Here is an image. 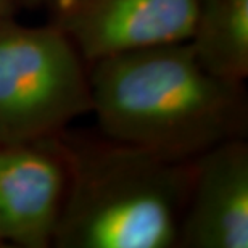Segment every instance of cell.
Segmentation results:
<instances>
[{"label": "cell", "instance_id": "cell-8", "mask_svg": "<svg viewBox=\"0 0 248 248\" xmlns=\"http://www.w3.org/2000/svg\"><path fill=\"white\" fill-rule=\"evenodd\" d=\"M24 8L19 0H0V18L3 16H15L18 10Z\"/></svg>", "mask_w": 248, "mask_h": 248}, {"label": "cell", "instance_id": "cell-1", "mask_svg": "<svg viewBox=\"0 0 248 248\" xmlns=\"http://www.w3.org/2000/svg\"><path fill=\"white\" fill-rule=\"evenodd\" d=\"M92 113L108 139L170 160H193L247 132L244 84L210 73L188 42L91 63Z\"/></svg>", "mask_w": 248, "mask_h": 248}, {"label": "cell", "instance_id": "cell-7", "mask_svg": "<svg viewBox=\"0 0 248 248\" xmlns=\"http://www.w3.org/2000/svg\"><path fill=\"white\" fill-rule=\"evenodd\" d=\"M187 42L210 73L244 84L248 78V0H197Z\"/></svg>", "mask_w": 248, "mask_h": 248}, {"label": "cell", "instance_id": "cell-6", "mask_svg": "<svg viewBox=\"0 0 248 248\" xmlns=\"http://www.w3.org/2000/svg\"><path fill=\"white\" fill-rule=\"evenodd\" d=\"M177 247L248 248V143L235 137L193 160Z\"/></svg>", "mask_w": 248, "mask_h": 248}, {"label": "cell", "instance_id": "cell-2", "mask_svg": "<svg viewBox=\"0 0 248 248\" xmlns=\"http://www.w3.org/2000/svg\"><path fill=\"white\" fill-rule=\"evenodd\" d=\"M69 187L53 247L170 248L177 245L193 160H170L108 139L62 134Z\"/></svg>", "mask_w": 248, "mask_h": 248}, {"label": "cell", "instance_id": "cell-10", "mask_svg": "<svg viewBox=\"0 0 248 248\" xmlns=\"http://www.w3.org/2000/svg\"><path fill=\"white\" fill-rule=\"evenodd\" d=\"M5 247H8L7 244H5V240H3V237L2 234H0V248H5Z\"/></svg>", "mask_w": 248, "mask_h": 248}, {"label": "cell", "instance_id": "cell-4", "mask_svg": "<svg viewBox=\"0 0 248 248\" xmlns=\"http://www.w3.org/2000/svg\"><path fill=\"white\" fill-rule=\"evenodd\" d=\"M50 23L60 28L82 58H102L187 42L197 0H46Z\"/></svg>", "mask_w": 248, "mask_h": 248}, {"label": "cell", "instance_id": "cell-9", "mask_svg": "<svg viewBox=\"0 0 248 248\" xmlns=\"http://www.w3.org/2000/svg\"><path fill=\"white\" fill-rule=\"evenodd\" d=\"M23 3V7H34L39 3H46V0H19Z\"/></svg>", "mask_w": 248, "mask_h": 248}, {"label": "cell", "instance_id": "cell-5", "mask_svg": "<svg viewBox=\"0 0 248 248\" xmlns=\"http://www.w3.org/2000/svg\"><path fill=\"white\" fill-rule=\"evenodd\" d=\"M62 134L0 142V234L8 247L53 245L69 187Z\"/></svg>", "mask_w": 248, "mask_h": 248}, {"label": "cell", "instance_id": "cell-3", "mask_svg": "<svg viewBox=\"0 0 248 248\" xmlns=\"http://www.w3.org/2000/svg\"><path fill=\"white\" fill-rule=\"evenodd\" d=\"M86 60L60 28L0 18V142L55 137L92 113Z\"/></svg>", "mask_w": 248, "mask_h": 248}]
</instances>
